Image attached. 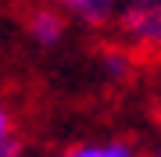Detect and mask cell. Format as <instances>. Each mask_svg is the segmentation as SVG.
<instances>
[{
    "label": "cell",
    "instance_id": "1",
    "mask_svg": "<svg viewBox=\"0 0 161 157\" xmlns=\"http://www.w3.org/2000/svg\"><path fill=\"white\" fill-rule=\"evenodd\" d=\"M118 25L143 57L161 61V0H118Z\"/></svg>",
    "mask_w": 161,
    "mask_h": 157
},
{
    "label": "cell",
    "instance_id": "2",
    "mask_svg": "<svg viewBox=\"0 0 161 157\" xmlns=\"http://www.w3.org/2000/svg\"><path fill=\"white\" fill-rule=\"evenodd\" d=\"M29 29H32V36L40 43H58L61 32H64V18L54 11V7H40V11H32V18H29Z\"/></svg>",
    "mask_w": 161,
    "mask_h": 157
},
{
    "label": "cell",
    "instance_id": "3",
    "mask_svg": "<svg viewBox=\"0 0 161 157\" xmlns=\"http://www.w3.org/2000/svg\"><path fill=\"white\" fill-rule=\"evenodd\" d=\"M58 4L68 7V11H75L82 22L100 25V22H108V18H111V11L118 7V0H58Z\"/></svg>",
    "mask_w": 161,
    "mask_h": 157
},
{
    "label": "cell",
    "instance_id": "4",
    "mask_svg": "<svg viewBox=\"0 0 161 157\" xmlns=\"http://www.w3.org/2000/svg\"><path fill=\"white\" fill-rule=\"evenodd\" d=\"M64 157H136L129 143H104V146H79V150H68Z\"/></svg>",
    "mask_w": 161,
    "mask_h": 157
},
{
    "label": "cell",
    "instance_id": "5",
    "mask_svg": "<svg viewBox=\"0 0 161 157\" xmlns=\"http://www.w3.org/2000/svg\"><path fill=\"white\" fill-rule=\"evenodd\" d=\"M104 64H108V71H111V75H125L132 61L125 57V54H118V50H111V54H104Z\"/></svg>",
    "mask_w": 161,
    "mask_h": 157
},
{
    "label": "cell",
    "instance_id": "6",
    "mask_svg": "<svg viewBox=\"0 0 161 157\" xmlns=\"http://www.w3.org/2000/svg\"><path fill=\"white\" fill-rule=\"evenodd\" d=\"M11 139V118H7V111L0 107V143H7Z\"/></svg>",
    "mask_w": 161,
    "mask_h": 157
},
{
    "label": "cell",
    "instance_id": "7",
    "mask_svg": "<svg viewBox=\"0 0 161 157\" xmlns=\"http://www.w3.org/2000/svg\"><path fill=\"white\" fill-rule=\"evenodd\" d=\"M0 157H18V143H14V139L0 143Z\"/></svg>",
    "mask_w": 161,
    "mask_h": 157
},
{
    "label": "cell",
    "instance_id": "8",
    "mask_svg": "<svg viewBox=\"0 0 161 157\" xmlns=\"http://www.w3.org/2000/svg\"><path fill=\"white\" fill-rule=\"evenodd\" d=\"M158 157H161V154H158Z\"/></svg>",
    "mask_w": 161,
    "mask_h": 157
}]
</instances>
